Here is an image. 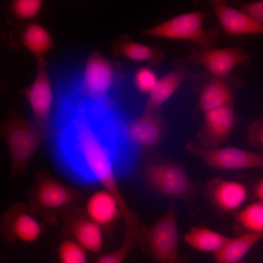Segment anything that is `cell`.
I'll return each instance as SVG.
<instances>
[{"label":"cell","instance_id":"cell-1","mask_svg":"<svg viewBox=\"0 0 263 263\" xmlns=\"http://www.w3.org/2000/svg\"><path fill=\"white\" fill-rule=\"evenodd\" d=\"M59 113L54 125L56 157L81 180L96 183L118 201L122 215L131 216L118 188L119 170L130 163L136 150L125 132V121L84 101H74Z\"/></svg>","mask_w":263,"mask_h":263},{"label":"cell","instance_id":"cell-2","mask_svg":"<svg viewBox=\"0 0 263 263\" xmlns=\"http://www.w3.org/2000/svg\"><path fill=\"white\" fill-rule=\"evenodd\" d=\"M138 173L147 188L160 197L190 202L196 195V187L186 169L173 160L149 156Z\"/></svg>","mask_w":263,"mask_h":263},{"label":"cell","instance_id":"cell-3","mask_svg":"<svg viewBox=\"0 0 263 263\" xmlns=\"http://www.w3.org/2000/svg\"><path fill=\"white\" fill-rule=\"evenodd\" d=\"M0 135L7 144L10 159V177L22 173L36 151L50 133L12 109L0 125Z\"/></svg>","mask_w":263,"mask_h":263},{"label":"cell","instance_id":"cell-4","mask_svg":"<svg viewBox=\"0 0 263 263\" xmlns=\"http://www.w3.org/2000/svg\"><path fill=\"white\" fill-rule=\"evenodd\" d=\"M35 180L29 194V208L34 215L41 216L47 223L55 225L58 214L75 207L81 193L44 170L37 173Z\"/></svg>","mask_w":263,"mask_h":263},{"label":"cell","instance_id":"cell-5","mask_svg":"<svg viewBox=\"0 0 263 263\" xmlns=\"http://www.w3.org/2000/svg\"><path fill=\"white\" fill-rule=\"evenodd\" d=\"M177 214L175 203H171L157 221L141 227L140 247L156 263H187L179 252Z\"/></svg>","mask_w":263,"mask_h":263},{"label":"cell","instance_id":"cell-6","mask_svg":"<svg viewBox=\"0 0 263 263\" xmlns=\"http://www.w3.org/2000/svg\"><path fill=\"white\" fill-rule=\"evenodd\" d=\"M207 14L201 10L183 13L151 28L141 30L139 34L171 39L192 42L199 48H215L219 38L217 29H205L204 22Z\"/></svg>","mask_w":263,"mask_h":263},{"label":"cell","instance_id":"cell-7","mask_svg":"<svg viewBox=\"0 0 263 263\" xmlns=\"http://www.w3.org/2000/svg\"><path fill=\"white\" fill-rule=\"evenodd\" d=\"M189 81L198 95L196 111L203 113L234 106L237 91L244 84L241 78L234 73L226 77H217L206 71L193 75Z\"/></svg>","mask_w":263,"mask_h":263},{"label":"cell","instance_id":"cell-8","mask_svg":"<svg viewBox=\"0 0 263 263\" xmlns=\"http://www.w3.org/2000/svg\"><path fill=\"white\" fill-rule=\"evenodd\" d=\"M186 150L200 158L207 167L217 170L263 169V152L229 147L206 149L189 141Z\"/></svg>","mask_w":263,"mask_h":263},{"label":"cell","instance_id":"cell-9","mask_svg":"<svg viewBox=\"0 0 263 263\" xmlns=\"http://www.w3.org/2000/svg\"><path fill=\"white\" fill-rule=\"evenodd\" d=\"M38 68L32 83L24 86L20 93L28 101L34 117L33 121L40 128L51 133V116L54 95L45 58L37 60Z\"/></svg>","mask_w":263,"mask_h":263},{"label":"cell","instance_id":"cell-10","mask_svg":"<svg viewBox=\"0 0 263 263\" xmlns=\"http://www.w3.org/2000/svg\"><path fill=\"white\" fill-rule=\"evenodd\" d=\"M114 68L110 61L94 49L87 58L83 72L79 88L82 98L94 102L105 98L115 83Z\"/></svg>","mask_w":263,"mask_h":263},{"label":"cell","instance_id":"cell-11","mask_svg":"<svg viewBox=\"0 0 263 263\" xmlns=\"http://www.w3.org/2000/svg\"><path fill=\"white\" fill-rule=\"evenodd\" d=\"M187 61L191 64L202 65L207 73L213 76L226 77L237 66L247 67L251 58L240 46L193 49L187 56Z\"/></svg>","mask_w":263,"mask_h":263},{"label":"cell","instance_id":"cell-12","mask_svg":"<svg viewBox=\"0 0 263 263\" xmlns=\"http://www.w3.org/2000/svg\"><path fill=\"white\" fill-rule=\"evenodd\" d=\"M44 229V225L35 217L24 202L15 203L0 217V233L9 244L33 243L40 237Z\"/></svg>","mask_w":263,"mask_h":263},{"label":"cell","instance_id":"cell-13","mask_svg":"<svg viewBox=\"0 0 263 263\" xmlns=\"http://www.w3.org/2000/svg\"><path fill=\"white\" fill-rule=\"evenodd\" d=\"M203 114L204 119L197 133L199 144L206 149H213L228 143L240 120L234 106L217 108Z\"/></svg>","mask_w":263,"mask_h":263},{"label":"cell","instance_id":"cell-14","mask_svg":"<svg viewBox=\"0 0 263 263\" xmlns=\"http://www.w3.org/2000/svg\"><path fill=\"white\" fill-rule=\"evenodd\" d=\"M125 132L136 149L150 150L160 144L166 133V120L160 111L142 115L125 123Z\"/></svg>","mask_w":263,"mask_h":263},{"label":"cell","instance_id":"cell-15","mask_svg":"<svg viewBox=\"0 0 263 263\" xmlns=\"http://www.w3.org/2000/svg\"><path fill=\"white\" fill-rule=\"evenodd\" d=\"M65 227L74 240L86 251L99 253L103 244L102 228L86 214L73 207L62 214Z\"/></svg>","mask_w":263,"mask_h":263},{"label":"cell","instance_id":"cell-16","mask_svg":"<svg viewBox=\"0 0 263 263\" xmlns=\"http://www.w3.org/2000/svg\"><path fill=\"white\" fill-rule=\"evenodd\" d=\"M203 193L219 210L226 212L238 209L248 195L247 188L242 183L219 177L208 180Z\"/></svg>","mask_w":263,"mask_h":263},{"label":"cell","instance_id":"cell-17","mask_svg":"<svg viewBox=\"0 0 263 263\" xmlns=\"http://www.w3.org/2000/svg\"><path fill=\"white\" fill-rule=\"evenodd\" d=\"M223 30L230 36L263 35V22L229 6L226 0H207Z\"/></svg>","mask_w":263,"mask_h":263},{"label":"cell","instance_id":"cell-18","mask_svg":"<svg viewBox=\"0 0 263 263\" xmlns=\"http://www.w3.org/2000/svg\"><path fill=\"white\" fill-rule=\"evenodd\" d=\"M193 73L186 60L178 58L174 67L158 79L155 87L149 94L142 113L147 114L161 110L167 101L186 80H189Z\"/></svg>","mask_w":263,"mask_h":263},{"label":"cell","instance_id":"cell-19","mask_svg":"<svg viewBox=\"0 0 263 263\" xmlns=\"http://www.w3.org/2000/svg\"><path fill=\"white\" fill-rule=\"evenodd\" d=\"M114 57L123 56L135 62L146 63L150 67L160 65L166 59L165 52L158 46H149L131 39L123 34L112 42Z\"/></svg>","mask_w":263,"mask_h":263},{"label":"cell","instance_id":"cell-20","mask_svg":"<svg viewBox=\"0 0 263 263\" xmlns=\"http://www.w3.org/2000/svg\"><path fill=\"white\" fill-rule=\"evenodd\" d=\"M84 210L88 217L102 228L112 225L122 217L118 201L113 194L103 188L90 196Z\"/></svg>","mask_w":263,"mask_h":263},{"label":"cell","instance_id":"cell-21","mask_svg":"<svg viewBox=\"0 0 263 263\" xmlns=\"http://www.w3.org/2000/svg\"><path fill=\"white\" fill-rule=\"evenodd\" d=\"M263 239V233L252 232L228 237L222 247L213 253L214 263H239Z\"/></svg>","mask_w":263,"mask_h":263},{"label":"cell","instance_id":"cell-22","mask_svg":"<svg viewBox=\"0 0 263 263\" xmlns=\"http://www.w3.org/2000/svg\"><path fill=\"white\" fill-rule=\"evenodd\" d=\"M19 40L21 44L30 51L37 60L44 58V55L54 48V43L48 31L36 21L30 22L21 30Z\"/></svg>","mask_w":263,"mask_h":263},{"label":"cell","instance_id":"cell-23","mask_svg":"<svg viewBox=\"0 0 263 263\" xmlns=\"http://www.w3.org/2000/svg\"><path fill=\"white\" fill-rule=\"evenodd\" d=\"M228 238L204 226H193L184 236L185 242L193 248L213 253L222 247Z\"/></svg>","mask_w":263,"mask_h":263},{"label":"cell","instance_id":"cell-24","mask_svg":"<svg viewBox=\"0 0 263 263\" xmlns=\"http://www.w3.org/2000/svg\"><path fill=\"white\" fill-rule=\"evenodd\" d=\"M236 221L248 232L263 233V203L249 205L237 214Z\"/></svg>","mask_w":263,"mask_h":263},{"label":"cell","instance_id":"cell-25","mask_svg":"<svg viewBox=\"0 0 263 263\" xmlns=\"http://www.w3.org/2000/svg\"><path fill=\"white\" fill-rule=\"evenodd\" d=\"M60 263H89L86 250L72 239L63 241L57 249Z\"/></svg>","mask_w":263,"mask_h":263},{"label":"cell","instance_id":"cell-26","mask_svg":"<svg viewBox=\"0 0 263 263\" xmlns=\"http://www.w3.org/2000/svg\"><path fill=\"white\" fill-rule=\"evenodd\" d=\"M42 5L40 0H15L11 4L14 16L19 20H31L39 13Z\"/></svg>","mask_w":263,"mask_h":263},{"label":"cell","instance_id":"cell-27","mask_svg":"<svg viewBox=\"0 0 263 263\" xmlns=\"http://www.w3.org/2000/svg\"><path fill=\"white\" fill-rule=\"evenodd\" d=\"M158 79L155 72L149 66L139 68L134 76L136 88L139 92L148 94L155 87Z\"/></svg>","mask_w":263,"mask_h":263},{"label":"cell","instance_id":"cell-28","mask_svg":"<svg viewBox=\"0 0 263 263\" xmlns=\"http://www.w3.org/2000/svg\"><path fill=\"white\" fill-rule=\"evenodd\" d=\"M136 246L134 243L123 241L118 248L101 255L94 263H123L129 252Z\"/></svg>","mask_w":263,"mask_h":263},{"label":"cell","instance_id":"cell-29","mask_svg":"<svg viewBox=\"0 0 263 263\" xmlns=\"http://www.w3.org/2000/svg\"><path fill=\"white\" fill-rule=\"evenodd\" d=\"M247 136L250 145L263 150V115L250 123Z\"/></svg>","mask_w":263,"mask_h":263},{"label":"cell","instance_id":"cell-30","mask_svg":"<svg viewBox=\"0 0 263 263\" xmlns=\"http://www.w3.org/2000/svg\"><path fill=\"white\" fill-rule=\"evenodd\" d=\"M240 10L251 17L263 22V0L243 3Z\"/></svg>","mask_w":263,"mask_h":263},{"label":"cell","instance_id":"cell-31","mask_svg":"<svg viewBox=\"0 0 263 263\" xmlns=\"http://www.w3.org/2000/svg\"><path fill=\"white\" fill-rule=\"evenodd\" d=\"M253 192L259 201L263 203V177L254 185L253 188Z\"/></svg>","mask_w":263,"mask_h":263}]
</instances>
